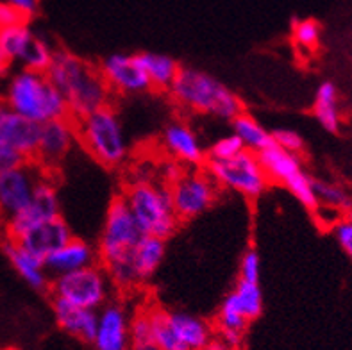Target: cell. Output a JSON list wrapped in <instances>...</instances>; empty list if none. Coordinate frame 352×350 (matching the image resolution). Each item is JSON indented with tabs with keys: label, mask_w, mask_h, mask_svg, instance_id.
I'll return each instance as SVG.
<instances>
[{
	"label": "cell",
	"mask_w": 352,
	"mask_h": 350,
	"mask_svg": "<svg viewBox=\"0 0 352 350\" xmlns=\"http://www.w3.org/2000/svg\"><path fill=\"white\" fill-rule=\"evenodd\" d=\"M347 218H349V220H352V208L349 209V215H347Z\"/></svg>",
	"instance_id": "cell-43"
},
{
	"label": "cell",
	"mask_w": 352,
	"mask_h": 350,
	"mask_svg": "<svg viewBox=\"0 0 352 350\" xmlns=\"http://www.w3.org/2000/svg\"><path fill=\"white\" fill-rule=\"evenodd\" d=\"M168 94L181 109L197 115L232 122L243 113L240 97L222 80L199 68L181 67Z\"/></svg>",
	"instance_id": "cell-2"
},
{
	"label": "cell",
	"mask_w": 352,
	"mask_h": 350,
	"mask_svg": "<svg viewBox=\"0 0 352 350\" xmlns=\"http://www.w3.org/2000/svg\"><path fill=\"white\" fill-rule=\"evenodd\" d=\"M161 145L168 157L179 161L186 168L202 166L206 163L204 160H208V152H206L199 134L193 131L192 125H188L186 122H181V120H174L163 129Z\"/></svg>",
	"instance_id": "cell-15"
},
{
	"label": "cell",
	"mask_w": 352,
	"mask_h": 350,
	"mask_svg": "<svg viewBox=\"0 0 352 350\" xmlns=\"http://www.w3.org/2000/svg\"><path fill=\"white\" fill-rule=\"evenodd\" d=\"M27 161L29 160H27L23 154H20V152L13 151V149H9V146L0 145V173L18 168V166L25 164Z\"/></svg>",
	"instance_id": "cell-38"
},
{
	"label": "cell",
	"mask_w": 352,
	"mask_h": 350,
	"mask_svg": "<svg viewBox=\"0 0 352 350\" xmlns=\"http://www.w3.org/2000/svg\"><path fill=\"white\" fill-rule=\"evenodd\" d=\"M331 231L335 234L340 247L344 248V252L352 259V220H349L347 217L342 218L336 226H333Z\"/></svg>",
	"instance_id": "cell-37"
},
{
	"label": "cell",
	"mask_w": 352,
	"mask_h": 350,
	"mask_svg": "<svg viewBox=\"0 0 352 350\" xmlns=\"http://www.w3.org/2000/svg\"><path fill=\"white\" fill-rule=\"evenodd\" d=\"M231 125L232 133L240 138L243 146L247 151L254 152V154L263 152L265 149H268L274 143L272 131H267L254 116L247 115V113H240L236 118L232 120Z\"/></svg>",
	"instance_id": "cell-25"
},
{
	"label": "cell",
	"mask_w": 352,
	"mask_h": 350,
	"mask_svg": "<svg viewBox=\"0 0 352 350\" xmlns=\"http://www.w3.org/2000/svg\"><path fill=\"white\" fill-rule=\"evenodd\" d=\"M313 213L317 217L318 223H322L324 227H329V229H333V226H336L342 220V209L333 208V206L318 204L317 208L313 209Z\"/></svg>",
	"instance_id": "cell-40"
},
{
	"label": "cell",
	"mask_w": 352,
	"mask_h": 350,
	"mask_svg": "<svg viewBox=\"0 0 352 350\" xmlns=\"http://www.w3.org/2000/svg\"><path fill=\"white\" fill-rule=\"evenodd\" d=\"M219 184L201 166L186 168L177 181L170 184L172 202L179 220H193L204 215L219 199Z\"/></svg>",
	"instance_id": "cell-10"
},
{
	"label": "cell",
	"mask_w": 352,
	"mask_h": 350,
	"mask_svg": "<svg viewBox=\"0 0 352 350\" xmlns=\"http://www.w3.org/2000/svg\"><path fill=\"white\" fill-rule=\"evenodd\" d=\"M272 140L277 146H281L285 151L295 152V154H302L304 140L297 131H294V129H276V131H272Z\"/></svg>",
	"instance_id": "cell-35"
},
{
	"label": "cell",
	"mask_w": 352,
	"mask_h": 350,
	"mask_svg": "<svg viewBox=\"0 0 352 350\" xmlns=\"http://www.w3.org/2000/svg\"><path fill=\"white\" fill-rule=\"evenodd\" d=\"M72 238H74V234H72V229L67 223V220L63 217H58L52 218V220H47V222L38 223V226L31 227V229H27L14 241H18L27 250H31L32 254L45 259L56 248L65 245Z\"/></svg>",
	"instance_id": "cell-18"
},
{
	"label": "cell",
	"mask_w": 352,
	"mask_h": 350,
	"mask_svg": "<svg viewBox=\"0 0 352 350\" xmlns=\"http://www.w3.org/2000/svg\"><path fill=\"white\" fill-rule=\"evenodd\" d=\"M95 263H98L97 248L80 238L68 239L67 243L45 257V266L50 277L70 274Z\"/></svg>",
	"instance_id": "cell-21"
},
{
	"label": "cell",
	"mask_w": 352,
	"mask_h": 350,
	"mask_svg": "<svg viewBox=\"0 0 352 350\" xmlns=\"http://www.w3.org/2000/svg\"><path fill=\"white\" fill-rule=\"evenodd\" d=\"M147 313L148 320H151L152 334H154V340H156L161 350H190L179 340L174 327L170 325L168 311L161 309V307H154V309H148Z\"/></svg>",
	"instance_id": "cell-29"
},
{
	"label": "cell",
	"mask_w": 352,
	"mask_h": 350,
	"mask_svg": "<svg viewBox=\"0 0 352 350\" xmlns=\"http://www.w3.org/2000/svg\"><path fill=\"white\" fill-rule=\"evenodd\" d=\"M29 17L22 13L20 9L11 6L6 0H0V29H8V27L20 25V23H27Z\"/></svg>",
	"instance_id": "cell-36"
},
{
	"label": "cell",
	"mask_w": 352,
	"mask_h": 350,
	"mask_svg": "<svg viewBox=\"0 0 352 350\" xmlns=\"http://www.w3.org/2000/svg\"><path fill=\"white\" fill-rule=\"evenodd\" d=\"M2 86L4 85H2V77H0V95H2Z\"/></svg>",
	"instance_id": "cell-44"
},
{
	"label": "cell",
	"mask_w": 352,
	"mask_h": 350,
	"mask_svg": "<svg viewBox=\"0 0 352 350\" xmlns=\"http://www.w3.org/2000/svg\"><path fill=\"white\" fill-rule=\"evenodd\" d=\"M313 190H315L318 204L333 206V208L338 209L351 208V199H349V195L345 193V190H342V188L333 184V182L313 179Z\"/></svg>",
	"instance_id": "cell-32"
},
{
	"label": "cell",
	"mask_w": 352,
	"mask_h": 350,
	"mask_svg": "<svg viewBox=\"0 0 352 350\" xmlns=\"http://www.w3.org/2000/svg\"><path fill=\"white\" fill-rule=\"evenodd\" d=\"M49 288L52 297L65 298L76 306L98 311L109 300L113 283L106 268L100 263H95L80 270L52 277Z\"/></svg>",
	"instance_id": "cell-7"
},
{
	"label": "cell",
	"mask_w": 352,
	"mask_h": 350,
	"mask_svg": "<svg viewBox=\"0 0 352 350\" xmlns=\"http://www.w3.org/2000/svg\"><path fill=\"white\" fill-rule=\"evenodd\" d=\"M168 320L179 340L190 350H206L213 340L211 325L199 316L184 311H168Z\"/></svg>",
	"instance_id": "cell-23"
},
{
	"label": "cell",
	"mask_w": 352,
	"mask_h": 350,
	"mask_svg": "<svg viewBox=\"0 0 352 350\" xmlns=\"http://www.w3.org/2000/svg\"><path fill=\"white\" fill-rule=\"evenodd\" d=\"M292 34H294V41L299 49L306 50V52H311L320 43L322 25L317 20H313V18L294 20Z\"/></svg>",
	"instance_id": "cell-31"
},
{
	"label": "cell",
	"mask_w": 352,
	"mask_h": 350,
	"mask_svg": "<svg viewBox=\"0 0 352 350\" xmlns=\"http://www.w3.org/2000/svg\"><path fill=\"white\" fill-rule=\"evenodd\" d=\"M129 350H161L152 334L147 311H142L131 318V347Z\"/></svg>",
	"instance_id": "cell-30"
},
{
	"label": "cell",
	"mask_w": 352,
	"mask_h": 350,
	"mask_svg": "<svg viewBox=\"0 0 352 350\" xmlns=\"http://www.w3.org/2000/svg\"><path fill=\"white\" fill-rule=\"evenodd\" d=\"M184 170H186V166H184V164H181L179 161L168 157L166 161L160 163V177L157 179L170 186L172 182L177 181V179L181 177V173H183Z\"/></svg>",
	"instance_id": "cell-39"
},
{
	"label": "cell",
	"mask_w": 352,
	"mask_h": 350,
	"mask_svg": "<svg viewBox=\"0 0 352 350\" xmlns=\"http://www.w3.org/2000/svg\"><path fill=\"white\" fill-rule=\"evenodd\" d=\"M98 68L113 94L140 95L152 89L138 54H111L100 61Z\"/></svg>",
	"instance_id": "cell-14"
},
{
	"label": "cell",
	"mask_w": 352,
	"mask_h": 350,
	"mask_svg": "<svg viewBox=\"0 0 352 350\" xmlns=\"http://www.w3.org/2000/svg\"><path fill=\"white\" fill-rule=\"evenodd\" d=\"M91 345L95 350H129L131 318L120 302H107L100 307Z\"/></svg>",
	"instance_id": "cell-17"
},
{
	"label": "cell",
	"mask_w": 352,
	"mask_h": 350,
	"mask_svg": "<svg viewBox=\"0 0 352 350\" xmlns=\"http://www.w3.org/2000/svg\"><path fill=\"white\" fill-rule=\"evenodd\" d=\"M142 234V229L134 220L124 197H115L107 208L102 231L98 238L97 252L100 265H113L129 256Z\"/></svg>",
	"instance_id": "cell-8"
},
{
	"label": "cell",
	"mask_w": 352,
	"mask_h": 350,
	"mask_svg": "<svg viewBox=\"0 0 352 350\" xmlns=\"http://www.w3.org/2000/svg\"><path fill=\"white\" fill-rule=\"evenodd\" d=\"M11 65H13V63H11V59L8 58V54H6L4 50H2V47H0V77L8 76V72H9V68H11Z\"/></svg>",
	"instance_id": "cell-42"
},
{
	"label": "cell",
	"mask_w": 352,
	"mask_h": 350,
	"mask_svg": "<svg viewBox=\"0 0 352 350\" xmlns=\"http://www.w3.org/2000/svg\"><path fill=\"white\" fill-rule=\"evenodd\" d=\"M204 164L220 188L234 191L245 199H259L270 184L258 154L247 149L229 160H206Z\"/></svg>",
	"instance_id": "cell-6"
},
{
	"label": "cell",
	"mask_w": 352,
	"mask_h": 350,
	"mask_svg": "<svg viewBox=\"0 0 352 350\" xmlns=\"http://www.w3.org/2000/svg\"><path fill=\"white\" fill-rule=\"evenodd\" d=\"M4 256L8 257V261L11 263L13 270L20 275V279L31 286L36 292H43L50 286V275L45 266V259L40 256L32 254L31 250H27L25 247L14 241V239L8 238L4 239Z\"/></svg>",
	"instance_id": "cell-20"
},
{
	"label": "cell",
	"mask_w": 352,
	"mask_h": 350,
	"mask_svg": "<svg viewBox=\"0 0 352 350\" xmlns=\"http://www.w3.org/2000/svg\"><path fill=\"white\" fill-rule=\"evenodd\" d=\"M0 98L11 109L40 125L50 120L70 118L67 100L45 72L20 68L9 74Z\"/></svg>",
	"instance_id": "cell-3"
},
{
	"label": "cell",
	"mask_w": 352,
	"mask_h": 350,
	"mask_svg": "<svg viewBox=\"0 0 352 350\" xmlns=\"http://www.w3.org/2000/svg\"><path fill=\"white\" fill-rule=\"evenodd\" d=\"M45 173L32 160L18 168L0 173V226L4 227L31 202L36 184Z\"/></svg>",
	"instance_id": "cell-12"
},
{
	"label": "cell",
	"mask_w": 352,
	"mask_h": 350,
	"mask_svg": "<svg viewBox=\"0 0 352 350\" xmlns=\"http://www.w3.org/2000/svg\"><path fill=\"white\" fill-rule=\"evenodd\" d=\"M77 143L79 140H77L76 122L72 116L45 122L40 125V136L32 161L43 172H54L70 155Z\"/></svg>",
	"instance_id": "cell-11"
},
{
	"label": "cell",
	"mask_w": 352,
	"mask_h": 350,
	"mask_svg": "<svg viewBox=\"0 0 352 350\" xmlns=\"http://www.w3.org/2000/svg\"><path fill=\"white\" fill-rule=\"evenodd\" d=\"M166 254V239L160 236L142 234L133 252L120 261L104 266L118 289H133L147 283L156 274Z\"/></svg>",
	"instance_id": "cell-9"
},
{
	"label": "cell",
	"mask_w": 352,
	"mask_h": 350,
	"mask_svg": "<svg viewBox=\"0 0 352 350\" xmlns=\"http://www.w3.org/2000/svg\"><path fill=\"white\" fill-rule=\"evenodd\" d=\"M241 151H245V146L240 138L232 133L211 143V146L208 149V160H229V157L240 154Z\"/></svg>",
	"instance_id": "cell-33"
},
{
	"label": "cell",
	"mask_w": 352,
	"mask_h": 350,
	"mask_svg": "<svg viewBox=\"0 0 352 350\" xmlns=\"http://www.w3.org/2000/svg\"><path fill=\"white\" fill-rule=\"evenodd\" d=\"M40 136V124L25 118L0 98V145L9 146L32 160Z\"/></svg>",
	"instance_id": "cell-16"
},
{
	"label": "cell",
	"mask_w": 352,
	"mask_h": 350,
	"mask_svg": "<svg viewBox=\"0 0 352 350\" xmlns=\"http://www.w3.org/2000/svg\"><path fill=\"white\" fill-rule=\"evenodd\" d=\"M34 38L36 32H32L27 23L0 29V47L8 54L11 63H20V59L23 58V54L27 52Z\"/></svg>",
	"instance_id": "cell-28"
},
{
	"label": "cell",
	"mask_w": 352,
	"mask_h": 350,
	"mask_svg": "<svg viewBox=\"0 0 352 350\" xmlns=\"http://www.w3.org/2000/svg\"><path fill=\"white\" fill-rule=\"evenodd\" d=\"M258 157L263 164L265 172H267L268 181L283 184L285 188L304 172L300 154L285 151L281 146H277L276 143H272L263 152H259Z\"/></svg>",
	"instance_id": "cell-22"
},
{
	"label": "cell",
	"mask_w": 352,
	"mask_h": 350,
	"mask_svg": "<svg viewBox=\"0 0 352 350\" xmlns=\"http://www.w3.org/2000/svg\"><path fill=\"white\" fill-rule=\"evenodd\" d=\"M313 111L317 116L318 124L329 131V133H338L340 129V111H338V91L336 86L329 80L322 83L315 94V104Z\"/></svg>",
	"instance_id": "cell-26"
},
{
	"label": "cell",
	"mask_w": 352,
	"mask_h": 350,
	"mask_svg": "<svg viewBox=\"0 0 352 350\" xmlns=\"http://www.w3.org/2000/svg\"><path fill=\"white\" fill-rule=\"evenodd\" d=\"M122 197L129 206L143 234L170 238L177 231L179 217L172 202L170 186L160 179L131 181Z\"/></svg>",
	"instance_id": "cell-5"
},
{
	"label": "cell",
	"mask_w": 352,
	"mask_h": 350,
	"mask_svg": "<svg viewBox=\"0 0 352 350\" xmlns=\"http://www.w3.org/2000/svg\"><path fill=\"white\" fill-rule=\"evenodd\" d=\"M54 318L58 322L59 329L74 338H79L86 343H94L97 333L98 311L80 307L65 300V298L52 297Z\"/></svg>",
	"instance_id": "cell-19"
},
{
	"label": "cell",
	"mask_w": 352,
	"mask_h": 350,
	"mask_svg": "<svg viewBox=\"0 0 352 350\" xmlns=\"http://www.w3.org/2000/svg\"><path fill=\"white\" fill-rule=\"evenodd\" d=\"M228 295L249 322L256 320L263 313V292L259 288V283L238 279L234 289Z\"/></svg>",
	"instance_id": "cell-27"
},
{
	"label": "cell",
	"mask_w": 352,
	"mask_h": 350,
	"mask_svg": "<svg viewBox=\"0 0 352 350\" xmlns=\"http://www.w3.org/2000/svg\"><path fill=\"white\" fill-rule=\"evenodd\" d=\"M79 145L97 163L118 168L131 154L129 140L118 113L111 106L100 107L85 116L74 118Z\"/></svg>",
	"instance_id": "cell-4"
},
{
	"label": "cell",
	"mask_w": 352,
	"mask_h": 350,
	"mask_svg": "<svg viewBox=\"0 0 352 350\" xmlns=\"http://www.w3.org/2000/svg\"><path fill=\"white\" fill-rule=\"evenodd\" d=\"M45 74L67 100L72 118L111 106L113 91L100 68L70 50H56Z\"/></svg>",
	"instance_id": "cell-1"
},
{
	"label": "cell",
	"mask_w": 352,
	"mask_h": 350,
	"mask_svg": "<svg viewBox=\"0 0 352 350\" xmlns=\"http://www.w3.org/2000/svg\"><path fill=\"white\" fill-rule=\"evenodd\" d=\"M58 217H61V200H59L58 188L49 177V173H45L36 184L31 202L6 223L4 232L8 238L16 239L27 229Z\"/></svg>",
	"instance_id": "cell-13"
},
{
	"label": "cell",
	"mask_w": 352,
	"mask_h": 350,
	"mask_svg": "<svg viewBox=\"0 0 352 350\" xmlns=\"http://www.w3.org/2000/svg\"><path fill=\"white\" fill-rule=\"evenodd\" d=\"M138 59L145 74H147L151 88L168 91L170 86L174 85L179 70H181L177 59H174L168 54L160 52H142L138 54Z\"/></svg>",
	"instance_id": "cell-24"
},
{
	"label": "cell",
	"mask_w": 352,
	"mask_h": 350,
	"mask_svg": "<svg viewBox=\"0 0 352 350\" xmlns=\"http://www.w3.org/2000/svg\"><path fill=\"white\" fill-rule=\"evenodd\" d=\"M6 2H9L11 6L20 9V11L25 13L29 18L38 11V0H6Z\"/></svg>",
	"instance_id": "cell-41"
},
{
	"label": "cell",
	"mask_w": 352,
	"mask_h": 350,
	"mask_svg": "<svg viewBox=\"0 0 352 350\" xmlns=\"http://www.w3.org/2000/svg\"><path fill=\"white\" fill-rule=\"evenodd\" d=\"M259 277H261V257L256 248H247L240 261V277L238 279L259 283Z\"/></svg>",
	"instance_id": "cell-34"
}]
</instances>
